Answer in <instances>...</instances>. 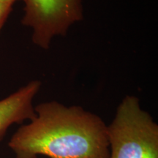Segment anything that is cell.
<instances>
[{"instance_id":"obj_1","label":"cell","mask_w":158,"mask_h":158,"mask_svg":"<svg viewBox=\"0 0 158 158\" xmlns=\"http://www.w3.org/2000/svg\"><path fill=\"white\" fill-rule=\"evenodd\" d=\"M35 111L8 143L16 158H109L107 125L98 115L57 101L42 102Z\"/></svg>"},{"instance_id":"obj_2","label":"cell","mask_w":158,"mask_h":158,"mask_svg":"<svg viewBox=\"0 0 158 158\" xmlns=\"http://www.w3.org/2000/svg\"><path fill=\"white\" fill-rule=\"evenodd\" d=\"M106 135L109 158H158V125L137 97L123 98Z\"/></svg>"},{"instance_id":"obj_3","label":"cell","mask_w":158,"mask_h":158,"mask_svg":"<svg viewBox=\"0 0 158 158\" xmlns=\"http://www.w3.org/2000/svg\"><path fill=\"white\" fill-rule=\"evenodd\" d=\"M21 23L32 30L31 40L48 49L55 36L65 35L75 23L83 19V0H23Z\"/></svg>"},{"instance_id":"obj_4","label":"cell","mask_w":158,"mask_h":158,"mask_svg":"<svg viewBox=\"0 0 158 158\" xmlns=\"http://www.w3.org/2000/svg\"><path fill=\"white\" fill-rule=\"evenodd\" d=\"M40 86V81H32L0 100V141L11 125L29 122L35 117L33 100Z\"/></svg>"},{"instance_id":"obj_5","label":"cell","mask_w":158,"mask_h":158,"mask_svg":"<svg viewBox=\"0 0 158 158\" xmlns=\"http://www.w3.org/2000/svg\"><path fill=\"white\" fill-rule=\"evenodd\" d=\"M12 10V5L0 2V30L5 24Z\"/></svg>"},{"instance_id":"obj_6","label":"cell","mask_w":158,"mask_h":158,"mask_svg":"<svg viewBox=\"0 0 158 158\" xmlns=\"http://www.w3.org/2000/svg\"><path fill=\"white\" fill-rule=\"evenodd\" d=\"M17 1H19V0H0V2H2L4 3L8 4V5H10L12 6Z\"/></svg>"}]
</instances>
